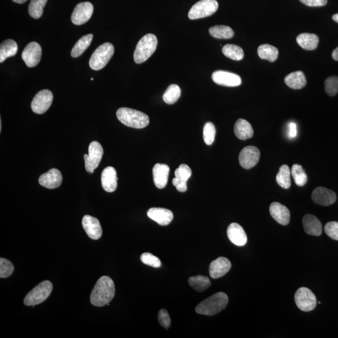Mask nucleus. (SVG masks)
Returning <instances> with one entry per match:
<instances>
[{
    "label": "nucleus",
    "mask_w": 338,
    "mask_h": 338,
    "mask_svg": "<svg viewBox=\"0 0 338 338\" xmlns=\"http://www.w3.org/2000/svg\"><path fill=\"white\" fill-rule=\"evenodd\" d=\"M141 261L149 266L158 268L161 266V260L158 257L149 252H146L142 254L141 257Z\"/></svg>",
    "instance_id": "nucleus-41"
},
{
    "label": "nucleus",
    "mask_w": 338,
    "mask_h": 338,
    "mask_svg": "<svg viewBox=\"0 0 338 338\" xmlns=\"http://www.w3.org/2000/svg\"><path fill=\"white\" fill-rule=\"evenodd\" d=\"M191 175H192V171H191L190 167L186 164L180 165L179 168H177L175 171V177L184 180V181L187 182Z\"/></svg>",
    "instance_id": "nucleus-42"
},
{
    "label": "nucleus",
    "mask_w": 338,
    "mask_h": 338,
    "mask_svg": "<svg viewBox=\"0 0 338 338\" xmlns=\"http://www.w3.org/2000/svg\"><path fill=\"white\" fill-rule=\"evenodd\" d=\"M257 53L262 60H267L271 62H274L278 58L279 51L278 48L274 46L264 44L258 47Z\"/></svg>",
    "instance_id": "nucleus-29"
},
{
    "label": "nucleus",
    "mask_w": 338,
    "mask_h": 338,
    "mask_svg": "<svg viewBox=\"0 0 338 338\" xmlns=\"http://www.w3.org/2000/svg\"><path fill=\"white\" fill-rule=\"evenodd\" d=\"M42 48L39 44L33 42L26 46L23 51L22 57L26 65L32 68L40 63L42 58Z\"/></svg>",
    "instance_id": "nucleus-13"
},
{
    "label": "nucleus",
    "mask_w": 338,
    "mask_h": 338,
    "mask_svg": "<svg viewBox=\"0 0 338 338\" xmlns=\"http://www.w3.org/2000/svg\"><path fill=\"white\" fill-rule=\"evenodd\" d=\"M93 37H94V36L92 34H89L82 37L72 49L71 52L72 57L77 58L81 56L91 44Z\"/></svg>",
    "instance_id": "nucleus-31"
},
{
    "label": "nucleus",
    "mask_w": 338,
    "mask_h": 338,
    "mask_svg": "<svg viewBox=\"0 0 338 338\" xmlns=\"http://www.w3.org/2000/svg\"><path fill=\"white\" fill-rule=\"evenodd\" d=\"M180 95H181V90L180 87L177 85L172 84L167 88L162 98L166 104L172 105L175 104L179 100Z\"/></svg>",
    "instance_id": "nucleus-35"
},
{
    "label": "nucleus",
    "mask_w": 338,
    "mask_h": 338,
    "mask_svg": "<svg viewBox=\"0 0 338 338\" xmlns=\"http://www.w3.org/2000/svg\"><path fill=\"white\" fill-rule=\"evenodd\" d=\"M114 54V46L110 43H105L98 47L93 53L89 60L90 68L99 71L107 65Z\"/></svg>",
    "instance_id": "nucleus-5"
},
{
    "label": "nucleus",
    "mask_w": 338,
    "mask_h": 338,
    "mask_svg": "<svg viewBox=\"0 0 338 338\" xmlns=\"http://www.w3.org/2000/svg\"><path fill=\"white\" fill-rule=\"evenodd\" d=\"M302 4L308 7H322L327 4V0H299Z\"/></svg>",
    "instance_id": "nucleus-46"
},
{
    "label": "nucleus",
    "mask_w": 338,
    "mask_h": 338,
    "mask_svg": "<svg viewBox=\"0 0 338 338\" xmlns=\"http://www.w3.org/2000/svg\"><path fill=\"white\" fill-rule=\"evenodd\" d=\"M219 8L216 0H201L191 8L188 17L190 20H197L211 16Z\"/></svg>",
    "instance_id": "nucleus-7"
},
{
    "label": "nucleus",
    "mask_w": 338,
    "mask_h": 338,
    "mask_svg": "<svg viewBox=\"0 0 338 338\" xmlns=\"http://www.w3.org/2000/svg\"><path fill=\"white\" fill-rule=\"evenodd\" d=\"M314 202L322 206H329L336 202V193L327 188L319 187L313 190L311 195Z\"/></svg>",
    "instance_id": "nucleus-15"
},
{
    "label": "nucleus",
    "mask_w": 338,
    "mask_h": 338,
    "mask_svg": "<svg viewBox=\"0 0 338 338\" xmlns=\"http://www.w3.org/2000/svg\"><path fill=\"white\" fill-rule=\"evenodd\" d=\"M117 172L113 167H108L103 170L101 175L102 187L106 192H113L117 187Z\"/></svg>",
    "instance_id": "nucleus-22"
},
{
    "label": "nucleus",
    "mask_w": 338,
    "mask_h": 338,
    "mask_svg": "<svg viewBox=\"0 0 338 338\" xmlns=\"http://www.w3.org/2000/svg\"><path fill=\"white\" fill-rule=\"evenodd\" d=\"M215 126L211 122L206 123L203 128L204 141L208 146H211L215 140L216 136Z\"/></svg>",
    "instance_id": "nucleus-38"
},
{
    "label": "nucleus",
    "mask_w": 338,
    "mask_h": 338,
    "mask_svg": "<svg viewBox=\"0 0 338 338\" xmlns=\"http://www.w3.org/2000/svg\"><path fill=\"white\" fill-rule=\"evenodd\" d=\"M259 150L255 146H247L242 150L239 156L240 165L245 169L254 167L259 161Z\"/></svg>",
    "instance_id": "nucleus-12"
},
{
    "label": "nucleus",
    "mask_w": 338,
    "mask_h": 338,
    "mask_svg": "<svg viewBox=\"0 0 338 338\" xmlns=\"http://www.w3.org/2000/svg\"><path fill=\"white\" fill-rule=\"evenodd\" d=\"M285 82L291 89L299 90L306 86L307 81L303 72H292L285 78Z\"/></svg>",
    "instance_id": "nucleus-27"
},
{
    "label": "nucleus",
    "mask_w": 338,
    "mask_h": 338,
    "mask_svg": "<svg viewBox=\"0 0 338 338\" xmlns=\"http://www.w3.org/2000/svg\"><path fill=\"white\" fill-rule=\"evenodd\" d=\"M227 234L229 239L236 246H243L247 243V235L244 229L238 224H231L228 227Z\"/></svg>",
    "instance_id": "nucleus-21"
},
{
    "label": "nucleus",
    "mask_w": 338,
    "mask_h": 338,
    "mask_svg": "<svg viewBox=\"0 0 338 338\" xmlns=\"http://www.w3.org/2000/svg\"><path fill=\"white\" fill-rule=\"evenodd\" d=\"M297 306L302 311L309 312L315 309L317 304L316 296L307 288H299L295 295Z\"/></svg>",
    "instance_id": "nucleus-9"
},
{
    "label": "nucleus",
    "mask_w": 338,
    "mask_h": 338,
    "mask_svg": "<svg viewBox=\"0 0 338 338\" xmlns=\"http://www.w3.org/2000/svg\"><path fill=\"white\" fill-rule=\"evenodd\" d=\"M319 41V37L313 33H301L296 38L298 45L306 50H315L318 46Z\"/></svg>",
    "instance_id": "nucleus-26"
},
{
    "label": "nucleus",
    "mask_w": 338,
    "mask_h": 338,
    "mask_svg": "<svg viewBox=\"0 0 338 338\" xmlns=\"http://www.w3.org/2000/svg\"><path fill=\"white\" fill-rule=\"evenodd\" d=\"M14 266L10 260L4 258L0 259V278H7L13 274Z\"/></svg>",
    "instance_id": "nucleus-40"
},
{
    "label": "nucleus",
    "mask_w": 338,
    "mask_h": 338,
    "mask_svg": "<svg viewBox=\"0 0 338 338\" xmlns=\"http://www.w3.org/2000/svg\"><path fill=\"white\" fill-rule=\"evenodd\" d=\"M332 58L334 60L338 61V46L336 49H334L332 53Z\"/></svg>",
    "instance_id": "nucleus-48"
},
{
    "label": "nucleus",
    "mask_w": 338,
    "mask_h": 338,
    "mask_svg": "<svg viewBox=\"0 0 338 338\" xmlns=\"http://www.w3.org/2000/svg\"><path fill=\"white\" fill-rule=\"evenodd\" d=\"M104 149L100 143L97 141L90 143L89 148V155H84L85 169L87 172L92 174L95 169L99 167L102 161Z\"/></svg>",
    "instance_id": "nucleus-8"
},
{
    "label": "nucleus",
    "mask_w": 338,
    "mask_h": 338,
    "mask_svg": "<svg viewBox=\"0 0 338 338\" xmlns=\"http://www.w3.org/2000/svg\"><path fill=\"white\" fill-rule=\"evenodd\" d=\"M231 268L230 260L226 257H220L213 260L210 266V275L213 279H218L225 276Z\"/></svg>",
    "instance_id": "nucleus-18"
},
{
    "label": "nucleus",
    "mask_w": 338,
    "mask_h": 338,
    "mask_svg": "<svg viewBox=\"0 0 338 338\" xmlns=\"http://www.w3.org/2000/svg\"><path fill=\"white\" fill-rule=\"evenodd\" d=\"M170 168L166 164H157L153 168L154 182L158 189H163L168 181Z\"/></svg>",
    "instance_id": "nucleus-23"
},
{
    "label": "nucleus",
    "mask_w": 338,
    "mask_h": 338,
    "mask_svg": "<svg viewBox=\"0 0 338 338\" xmlns=\"http://www.w3.org/2000/svg\"><path fill=\"white\" fill-rule=\"evenodd\" d=\"M48 0H31L28 12L31 17L34 19H40L42 16L43 9Z\"/></svg>",
    "instance_id": "nucleus-36"
},
{
    "label": "nucleus",
    "mask_w": 338,
    "mask_h": 338,
    "mask_svg": "<svg viewBox=\"0 0 338 338\" xmlns=\"http://www.w3.org/2000/svg\"><path fill=\"white\" fill-rule=\"evenodd\" d=\"M332 20H333L335 22L338 23V14H335L332 16Z\"/></svg>",
    "instance_id": "nucleus-50"
},
{
    "label": "nucleus",
    "mask_w": 338,
    "mask_h": 338,
    "mask_svg": "<svg viewBox=\"0 0 338 338\" xmlns=\"http://www.w3.org/2000/svg\"><path fill=\"white\" fill-rule=\"evenodd\" d=\"M234 131L235 135L240 140L245 141L253 137L254 130L251 123L247 120L239 118L235 123Z\"/></svg>",
    "instance_id": "nucleus-25"
},
{
    "label": "nucleus",
    "mask_w": 338,
    "mask_h": 338,
    "mask_svg": "<svg viewBox=\"0 0 338 338\" xmlns=\"http://www.w3.org/2000/svg\"><path fill=\"white\" fill-rule=\"evenodd\" d=\"M212 79L216 84L224 87H234L241 84V79L231 72L218 71L212 75Z\"/></svg>",
    "instance_id": "nucleus-14"
},
{
    "label": "nucleus",
    "mask_w": 338,
    "mask_h": 338,
    "mask_svg": "<svg viewBox=\"0 0 338 338\" xmlns=\"http://www.w3.org/2000/svg\"><path fill=\"white\" fill-rule=\"evenodd\" d=\"M172 184L179 192H185L187 189V182L177 179L176 177L172 180Z\"/></svg>",
    "instance_id": "nucleus-45"
},
{
    "label": "nucleus",
    "mask_w": 338,
    "mask_h": 338,
    "mask_svg": "<svg viewBox=\"0 0 338 338\" xmlns=\"http://www.w3.org/2000/svg\"><path fill=\"white\" fill-rule=\"evenodd\" d=\"M291 170L287 165H283L279 170L276 175V182L284 189H288L291 187Z\"/></svg>",
    "instance_id": "nucleus-32"
},
{
    "label": "nucleus",
    "mask_w": 338,
    "mask_h": 338,
    "mask_svg": "<svg viewBox=\"0 0 338 338\" xmlns=\"http://www.w3.org/2000/svg\"><path fill=\"white\" fill-rule=\"evenodd\" d=\"M13 2L19 4H23L27 2V0H12Z\"/></svg>",
    "instance_id": "nucleus-49"
},
{
    "label": "nucleus",
    "mask_w": 338,
    "mask_h": 338,
    "mask_svg": "<svg viewBox=\"0 0 338 338\" xmlns=\"http://www.w3.org/2000/svg\"><path fill=\"white\" fill-rule=\"evenodd\" d=\"M17 51V43L14 40L9 39L4 41L0 45V63L16 55Z\"/></svg>",
    "instance_id": "nucleus-28"
},
{
    "label": "nucleus",
    "mask_w": 338,
    "mask_h": 338,
    "mask_svg": "<svg viewBox=\"0 0 338 338\" xmlns=\"http://www.w3.org/2000/svg\"><path fill=\"white\" fill-rule=\"evenodd\" d=\"M94 7L91 3L82 2L77 5L72 15V22L76 25L85 24L92 17Z\"/></svg>",
    "instance_id": "nucleus-11"
},
{
    "label": "nucleus",
    "mask_w": 338,
    "mask_h": 338,
    "mask_svg": "<svg viewBox=\"0 0 338 338\" xmlns=\"http://www.w3.org/2000/svg\"><path fill=\"white\" fill-rule=\"evenodd\" d=\"M209 32L212 37L218 39H229L233 38L234 35L233 29L225 25L214 26L210 28Z\"/></svg>",
    "instance_id": "nucleus-30"
},
{
    "label": "nucleus",
    "mask_w": 338,
    "mask_h": 338,
    "mask_svg": "<svg viewBox=\"0 0 338 338\" xmlns=\"http://www.w3.org/2000/svg\"><path fill=\"white\" fill-rule=\"evenodd\" d=\"M115 285L112 279L103 276L98 280L93 289L90 301L93 305L102 307L109 304L115 296Z\"/></svg>",
    "instance_id": "nucleus-1"
},
{
    "label": "nucleus",
    "mask_w": 338,
    "mask_h": 338,
    "mask_svg": "<svg viewBox=\"0 0 338 338\" xmlns=\"http://www.w3.org/2000/svg\"><path fill=\"white\" fill-rule=\"evenodd\" d=\"M289 127H290V132H289V134H290V138H295L297 135V128L296 123L291 122L290 123V125H289Z\"/></svg>",
    "instance_id": "nucleus-47"
},
{
    "label": "nucleus",
    "mask_w": 338,
    "mask_h": 338,
    "mask_svg": "<svg viewBox=\"0 0 338 338\" xmlns=\"http://www.w3.org/2000/svg\"><path fill=\"white\" fill-rule=\"evenodd\" d=\"M82 226L90 238L98 240L101 237L102 227L97 218L89 215L85 216L82 219Z\"/></svg>",
    "instance_id": "nucleus-17"
},
{
    "label": "nucleus",
    "mask_w": 338,
    "mask_h": 338,
    "mask_svg": "<svg viewBox=\"0 0 338 338\" xmlns=\"http://www.w3.org/2000/svg\"><path fill=\"white\" fill-rule=\"evenodd\" d=\"M291 172L297 185L299 187H303L306 184L307 181H308V177H307L303 167L300 165L294 164Z\"/></svg>",
    "instance_id": "nucleus-37"
},
{
    "label": "nucleus",
    "mask_w": 338,
    "mask_h": 338,
    "mask_svg": "<svg viewBox=\"0 0 338 338\" xmlns=\"http://www.w3.org/2000/svg\"><path fill=\"white\" fill-rule=\"evenodd\" d=\"M148 216L159 225L164 226L169 225L174 218V214L172 211L167 209L159 208L150 209L148 212Z\"/></svg>",
    "instance_id": "nucleus-19"
},
{
    "label": "nucleus",
    "mask_w": 338,
    "mask_h": 338,
    "mask_svg": "<svg viewBox=\"0 0 338 338\" xmlns=\"http://www.w3.org/2000/svg\"><path fill=\"white\" fill-rule=\"evenodd\" d=\"M94 79H93V78L91 79V81H94Z\"/></svg>",
    "instance_id": "nucleus-52"
},
{
    "label": "nucleus",
    "mask_w": 338,
    "mask_h": 338,
    "mask_svg": "<svg viewBox=\"0 0 338 338\" xmlns=\"http://www.w3.org/2000/svg\"><path fill=\"white\" fill-rule=\"evenodd\" d=\"M222 51L226 57L233 60H241L244 56L243 50L240 46L232 45V44H228V45L224 46Z\"/></svg>",
    "instance_id": "nucleus-34"
},
{
    "label": "nucleus",
    "mask_w": 338,
    "mask_h": 338,
    "mask_svg": "<svg viewBox=\"0 0 338 338\" xmlns=\"http://www.w3.org/2000/svg\"><path fill=\"white\" fill-rule=\"evenodd\" d=\"M118 120L123 125L134 128H143L149 124V117L146 113L132 108L122 107L117 111Z\"/></svg>",
    "instance_id": "nucleus-3"
},
{
    "label": "nucleus",
    "mask_w": 338,
    "mask_h": 338,
    "mask_svg": "<svg viewBox=\"0 0 338 338\" xmlns=\"http://www.w3.org/2000/svg\"><path fill=\"white\" fill-rule=\"evenodd\" d=\"M324 90L330 97H334L338 93V77H328L324 82Z\"/></svg>",
    "instance_id": "nucleus-39"
},
{
    "label": "nucleus",
    "mask_w": 338,
    "mask_h": 338,
    "mask_svg": "<svg viewBox=\"0 0 338 338\" xmlns=\"http://www.w3.org/2000/svg\"><path fill=\"white\" fill-rule=\"evenodd\" d=\"M63 177L60 170L51 169L48 172L42 174L39 178L40 184L47 189H53L60 186Z\"/></svg>",
    "instance_id": "nucleus-16"
},
{
    "label": "nucleus",
    "mask_w": 338,
    "mask_h": 338,
    "mask_svg": "<svg viewBox=\"0 0 338 338\" xmlns=\"http://www.w3.org/2000/svg\"><path fill=\"white\" fill-rule=\"evenodd\" d=\"M158 319L160 322V324H161L162 327H165V328H169L170 326V323H171V321H170V317L168 312H167L166 309H161L159 311L158 314Z\"/></svg>",
    "instance_id": "nucleus-44"
},
{
    "label": "nucleus",
    "mask_w": 338,
    "mask_h": 338,
    "mask_svg": "<svg viewBox=\"0 0 338 338\" xmlns=\"http://www.w3.org/2000/svg\"><path fill=\"white\" fill-rule=\"evenodd\" d=\"M324 231L330 238L338 241V222L332 221L327 223L325 225Z\"/></svg>",
    "instance_id": "nucleus-43"
},
{
    "label": "nucleus",
    "mask_w": 338,
    "mask_h": 338,
    "mask_svg": "<svg viewBox=\"0 0 338 338\" xmlns=\"http://www.w3.org/2000/svg\"><path fill=\"white\" fill-rule=\"evenodd\" d=\"M53 100V94L50 90H43L37 93L31 104L33 112L37 114H43L50 107Z\"/></svg>",
    "instance_id": "nucleus-10"
},
{
    "label": "nucleus",
    "mask_w": 338,
    "mask_h": 338,
    "mask_svg": "<svg viewBox=\"0 0 338 338\" xmlns=\"http://www.w3.org/2000/svg\"><path fill=\"white\" fill-rule=\"evenodd\" d=\"M2 120H0V131H2Z\"/></svg>",
    "instance_id": "nucleus-51"
},
{
    "label": "nucleus",
    "mask_w": 338,
    "mask_h": 338,
    "mask_svg": "<svg viewBox=\"0 0 338 338\" xmlns=\"http://www.w3.org/2000/svg\"><path fill=\"white\" fill-rule=\"evenodd\" d=\"M157 38L154 34H147L141 38L134 51L133 58L138 64L144 63L153 55L157 46Z\"/></svg>",
    "instance_id": "nucleus-4"
},
{
    "label": "nucleus",
    "mask_w": 338,
    "mask_h": 338,
    "mask_svg": "<svg viewBox=\"0 0 338 338\" xmlns=\"http://www.w3.org/2000/svg\"><path fill=\"white\" fill-rule=\"evenodd\" d=\"M228 301V297L225 293H218L198 304L195 311L202 315H215L226 308Z\"/></svg>",
    "instance_id": "nucleus-2"
},
{
    "label": "nucleus",
    "mask_w": 338,
    "mask_h": 338,
    "mask_svg": "<svg viewBox=\"0 0 338 338\" xmlns=\"http://www.w3.org/2000/svg\"><path fill=\"white\" fill-rule=\"evenodd\" d=\"M53 290V285L49 281H45L33 289L26 296L24 303L26 306L34 307L47 299Z\"/></svg>",
    "instance_id": "nucleus-6"
},
{
    "label": "nucleus",
    "mask_w": 338,
    "mask_h": 338,
    "mask_svg": "<svg viewBox=\"0 0 338 338\" xmlns=\"http://www.w3.org/2000/svg\"><path fill=\"white\" fill-rule=\"evenodd\" d=\"M304 231L311 236H319L322 234V224L316 216L307 214L303 219Z\"/></svg>",
    "instance_id": "nucleus-24"
},
{
    "label": "nucleus",
    "mask_w": 338,
    "mask_h": 338,
    "mask_svg": "<svg viewBox=\"0 0 338 338\" xmlns=\"http://www.w3.org/2000/svg\"><path fill=\"white\" fill-rule=\"evenodd\" d=\"M188 281L193 290L200 293L208 290L211 285L210 279L204 276H193L190 278Z\"/></svg>",
    "instance_id": "nucleus-33"
},
{
    "label": "nucleus",
    "mask_w": 338,
    "mask_h": 338,
    "mask_svg": "<svg viewBox=\"0 0 338 338\" xmlns=\"http://www.w3.org/2000/svg\"><path fill=\"white\" fill-rule=\"evenodd\" d=\"M271 215L276 222L283 226L288 225L290 221V212L285 206L273 202L269 207Z\"/></svg>",
    "instance_id": "nucleus-20"
}]
</instances>
